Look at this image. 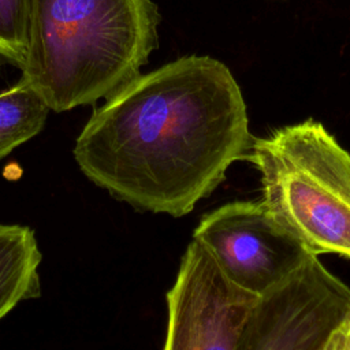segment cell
I'll return each mask as SVG.
<instances>
[{
	"instance_id": "cell-2",
	"label": "cell",
	"mask_w": 350,
	"mask_h": 350,
	"mask_svg": "<svg viewBox=\"0 0 350 350\" xmlns=\"http://www.w3.org/2000/svg\"><path fill=\"white\" fill-rule=\"evenodd\" d=\"M152 0H30L22 77L53 112L108 98L159 45Z\"/></svg>"
},
{
	"instance_id": "cell-4",
	"label": "cell",
	"mask_w": 350,
	"mask_h": 350,
	"mask_svg": "<svg viewBox=\"0 0 350 350\" xmlns=\"http://www.w3.org/2000/svg\"><path fill=\"white\" fill-rule=\"evenodd\" d=\"M260 297L232 283L196 239L167 291L163 350H239Z\"/></svg>"
},
{
	"instance_id": "cell-7",
	"label": "cell",
	"mask_w": 350,
	"mask_h": 350,
	"mask_svg": "<svg viewBox=\"0 0 350 350\" xmlns=\"http://www.w3.org/2000/svg\"><path fill=\"white\" fill-rule=\"evenodd\" d=\"M42 254L31 227L0 223V320L41 294Z\"/></svg>"
},
{
	"instance_id": "cell-1",
	"label": "cell",
	"mask_w": 350,
	"mask_h": 350,
	"mask_svg": "<svg viewBox=\"0 0 350 350\" xmlns=\"http://www.w3.org/2000/svg\"><path fill=\"white\" fill-rule=\"evenodd\" d=\"M252 142L228 67L190 55L139 74L108 97L72 154L83 175L119 201L180 217L247 157Z\"/></svg>"
},
{
	"instance_id": "cell-10",
	"label": "cell",
	"mask_w": 350,
	"mask_h": 350,
	"mask_svg": "<svg viewBox=\"0 0 350 350\" xmlns=\"http://www.w3.org/2000/svg\"><path fill=\"white\" fill-rule=\"evenodd\" d=\"M320 350H350V314L329 332Z\"/></svg>"
},
{
	"instance_id": "cell-5",
	"label": "cell",
	"mask_w": 350,
	"mask_h": 350,
	"mask_svg": "<svg viewBox=\"0 0 350 350\" xmlns=\"http://www.w3.org/2000/svg\"><path fill=\"white\" fill-rule=\"evenodd\" d=\"M193 239L212 254L227 278L257 297L290 276L310 253L262 202L235 201L206 213Z\"/></svg>"
},
{
	"instance_id": "cell-3",
	"label": "cell",
	"mask_w": 350,
	"mask_h": 350,
	"mask_svg": "<svg viewBox=\"0 0 350 350\" xmlns=\"http://www.w3.org/2000/svg\"><path fill=\"white\" fill-rule=\"evenodd\" d=\"M267 212L313 256L350 258V153L314 120L252 142Z\"/></svg>"
},
{
	"instance_id": "cell-8",
	"label": "cell",
	"mask_w": 350,
	"mask_h": 350,
	"mask_svg": "<svg viewBox=\"0 0 350 350\" xmlns=\"http://www.w3.org/2000/svg\"><path fill=\"white\" fill-rule=\"evenodd\" d=\"M49 107L23 78L0 92V160L41 133Z\"/></svg>"
},
{
	"instance_id": "cell-6",
	"label": "cell",
	"mask_w": 350,
	"mask_h": 350,
	"mask_svg": "<svg viewBox=\"0 0 350 350\" xmlns=\"http://www.w3.org/2000/svg\"><path fill=\"white\" fill-rule=\"evenodd\" d=\"M345 316L320 288L284 280L258 298L239 350H320Z\"/></svg>"
},
{
	"instance_id": "cell-9",
	"label": "cell",
	"mask_w": 350,
	"mask_h": 350,
	"mask_svg": "<svg viewBox=\"0 0 350 350\" xmlns=\"http://www.w3.org/2000/svg\"><path fill=\"white\" fill-rule=\"evenodd\" d=\"M30 0H0V62L23 68L29 44Z\"/></svg>"
}]
</instances>
